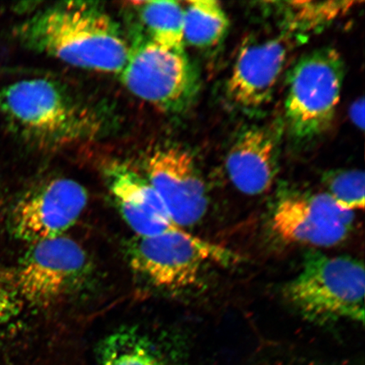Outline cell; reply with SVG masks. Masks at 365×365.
Instances as JSON below:
<instances>
[{"label":"cell","mask_w":365,"mask_h":365,"mask_svg":"<svg viewBox=\"0 0 365 365\" xmlns=\"http://www.w3.org/2000/svg\"><path fill=\"white\" fill-rule=\"evenodd\" d=\"M26 48L71 66L120 74L130 44L99 4L70 1L45 8L16 27Z\"/></svg>","instance_id":"obj_1"},{"label":"cell","mask_w":365,"mask_h":365,"mask_svg":"<svg viewBox=\"0 0 365 365\" xmlns=\"http://www.w3.org/2000/svg\"><path fill=\"white\" fill-rule=\"evenodd\" d=\"M287 56V46L279 38L243 46L227 82L228 98L245 109L264 106L271 100Z\"/></svg>","instance_id":"obj_11"},{"label":"cell","mask_w":365,"mask_h":365,"mask_svg":"<svg viewBox=\"0 0 365 365\" xmlns=\"http://www.w3.org/2000/svg\"><path fill=\"white\" fill-rule=\"evenodd\" d=\"M344 63L334 48L314 50L292 71L286 117L299 138H312L331 125L341 98Z\"/></svg>","instance_id":"obj_5"},{"label":"cell","mask_w":365,"mask_h":365,"mask_svg":"<svg viewBox=\"0 0 365 365\" xmlns=\"http://www.w3.org/2000/svg\"><path fill=\"white\" fill-rule=\"evenodd\" d=\"M239 259L231 250L182 227L158 235L136 236L129 247L132 269L153 286L168 290L196 284L209 263L231 264Z\"/></svg>","instance_id":"obj_4"},{"label":"cell","mask_w":365,"mask_h":365,"mask_svg":"<svg viewBox=\"0 0 365 365\" xmlns=\"http://www.w3.org/2000/svg\"><path fill=\"white\" fill-rule=\"evenodd\" d=\"M230 20L215 0H194L185 8V42L198 48L217 45L227 34Z\"/></svg>","instance_id":"obj_16"},{"label":"cell","mask_w":365,"mask_h":365,"mask_svg":"<svg viewBox=\"0 0 365 365\" xmlns=\"http://www.w3.org/2000/svg\"><path fill=\"white\" fill-rule=\"evenodd\" d=\"M354 212L344 211L326 193L286 196L277 205L272 230L289 243L329 247L349 235Z\"/></svg>","instance_id":"obj_10"},{"label":"cell","mask_w":365,"mask_h":365,"mask_svg":"<svg viewBox=\"0 0 365 365\" xmlns=\"http://www.w3.org/2000/svg\"><path fill=\"white\" fill-rule=\"evenodd\" d=\"M364 286V267L358 259L310 251L298 276L287 284L286 297L310 322L363 324Z\"/></svg>","instance_id":"obj_3"},{"label":"cell","mask_w":365,"mask_h":365,"mask_svg":"<svg viewBox=\"0 0 365 365\" xmlns=\"http://www.w3.org/2000/svg\"><path fill=\"white\" fill-rule=\"evenodd\" d=\"M226 170L237 189L247 195H259L271 189L278 171L276 137L264 128L245 130L232 145Z\"/></svg>","instance_id":"obj_13"},{"label":"cell","mask_w":365,"mask_h":365,"mask_svg":"<svg viewBox=\"0 0 365 365\" xmlns=\"http://www.w3.org/2000/svg\"><path fill=\"white\" fill-rule=\"evenodd\" d=\"M134 8L148 39L177 52H185V8L176 1H138Z\"/></svg>","instance_id":"obj_15"},{"label":"cell","mask_w":365,"mask_h":365,"mask_svg":"<svg viewBox=\"0 0 365 365\" xmlns=\"http://www.w3.org/2000/svg\"><path fill=\"white\" fill-rule=\"evenodd\" d=\"M104 177L123 218L136 236L158 235L180 227L172 221L144 173L115 161L104 168Z\"/></svg>","instance_id":"obj_12"},{"label":"cell","mask_w":365,"mask_h":365,"mask_svg":"<svg viewBox=\"0 0 365 365\" xmlns=\"http://www.w3.org/2000/svg\"><path fill=\"white\" fill-rule=\"evenodd\" d=\"M350 117L356 126L364 130V101L363 98L357 100L350 108Z\"/></svg>","instance_id":"obj_20"},{"label":"cell","mask_w":365,"mask_h":365,"mask_svg":"<svg viewBox=\"0 0 365 365\" xmlns=\"http://www.w3.org/2000/svg\"><path fill=\"white\" fill-rule=\"evenodd\" d=\"M98 365H187L163 344L135 327L109 334L98 349Z\"/></svg>","instance_id":"obj_14"},{"label":"cell","mask_w":365,"mask_h":365,"mask_svg":"<svg viewBox=\"0 0 365 365\" xmlns=\"http://www.w3.org/2000/svg\"><path fill=\"white\" fill-rule=\"evenodd\" d=\"M144 175L161 198L168 215L180 227L195 225L207 209L204 182L192 156L175 145L150 150Z\"/></svg>","instance_id":"obj_8"},{"label":"cell","mask_w":365,"mask_h":365,"mask_svg":"<svg viewBox=\"0 0 365 365\" xmlns=\"http://www.w3.org/2000/svg\"><path fill=\"white\" fill-rule=\"evenodd\" d=\"M15 299L9 292L0 285V365H8L3 358L2 344L4 331L16 312Z\"/></svg>","instance_id":"obj_19"},{"label":"cell","mask_w":365,"mask_h":365,"mask_svg":"<svg viewBox=\"0 0 365 365\" xmlns=\"http://www.w3.org/2000/svg\"><path fill=\"white\" fill-rule=\"evenodd\" d=\"M120 75L132 94L164 113L184 111L198 88L197 76L185 52L161 47L148 38L130 45Z\"/></svg>","instance_id":"obj_6"},{"label":"cell","mask_w":365,"mask_h":365,"mask_svg":"<svg viewBox=\"0 0 365 365\" xmlns=\"http://www.w3.org/2000/svg\"><path fill=\"white\" fill-rule=\"evenodd\" d=\"M286 24L292 31H317L337 19L353 7L351 1H294L287 3Z\"/></svg>","instance_id":"obj_17"},{"label":"cell","mask_w":365,"mask_h":365,"mask_svg":"<svg viewBox=\"0 0 365 365\" xmlns=\"http://www.w3.org/2000/svg\"><path fill=\"white\" fill-rule=\"evenodd\" d=\"M0 72H1V68H0Z\"/></svg>","instance_id":"obj_21"},{"label":"cell","mask_w":365,"mask_h":365,"mask_svg":"<svg viewBox=\"0 0 365 365\" xmlns=\"http://www.w3.org/2000/svg\"><path fill=\"white\" fill-rule=\"evenodd\" d=\"M0 113L48 148L66 147L102 135V113L61 84L29 79L0 88Z\"/></svg>","instance_id":"obj_2"},{"label":"cell","mask_w":365,"mask_h":365,"mask_svg":"<svg viewBox=\"0 0 365 365\" xmlns=\"http://www.w3.org/2000/svg\"><path fill=\"white\" fill-rule=\"evenodd\" d=\"M88 273L85 250L59 236L34 244L16 272V289L26 302L48 307L74 291Z\"/></svg>","instance_id":"obj_7"},{"label":"cell","mask_w":365,"mask_h":365,"mask_svg":"<svg viewBox=\"0 0 365 365\" xmlns=\"http://www.w3.org/2000/svg\"><path fill=\"white\" fill-rule=\"evenodd\" d=\"M324 182L328 195L344 211L364 208V173L357 170H335L326 173Z\"/></svg>","instance_id":"obj_18"},{"label":"cell","mask_w":365,"mask_h":365,"mask_svg":"<svg viewBox=\"0 0 365 365\" xmlns=\"http://www.w3.org/2000/svg\"><path fill=\"white\" fill-rule=\"evenodd\" d=\"M88 202V192L78 182L66 178L50 180L17 204L12 217L14 232L33 244L63 236L75 225Z\"/></svg>","instance_id":"obj_9"}]
</instances>
